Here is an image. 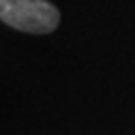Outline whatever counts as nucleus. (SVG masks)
I'll list each match as a JSON object with an SVG mask.
<instances>
[{
    "label": "nucleus",
    "instance_id": "obj_1",
    "mask_svg": "<svg viewBox=\"0 0 135 135\" xmlns=\"http://www.w3.org/2000/svg\"><path fill=\"white\" fill-rule=\"evenodd\" d=\"M0 21L25 34H51L60 25V11L49 0H0Z\"/></svg>",
    "mask_w": 135,
    "mask_h": 135
}]
</instances>
